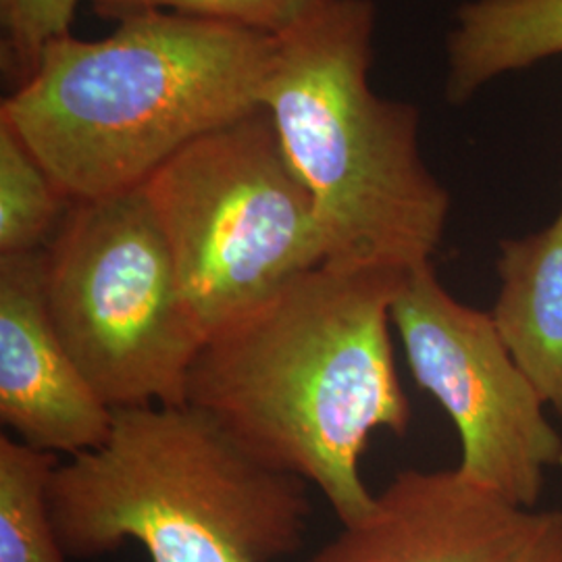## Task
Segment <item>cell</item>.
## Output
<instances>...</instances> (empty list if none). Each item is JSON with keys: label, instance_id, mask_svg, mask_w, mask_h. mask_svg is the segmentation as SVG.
Instances as JSON below:
<instances>
[{"label": "cell", "instance_id": "cell-1", "mask_svg": "<svg viewBox=\"0 0 562 562\" xmlns=\"http://www.w3.org/2000/svg\"><path fill=\"white\" fill-rule=\"evenodd\" d=\"M406 271L323 262L209 336L188 375L186 404L315 485L341 525L375 503L361 475L371 436L413 422L392 346Z\"/></svg>", "mask_w": 562, "mask_h": 562}, {"label": "cell", "instance_id": "cell-2", "mask_svg": "<svg viewBox=\"0 0 562 562\" xmlns=\"http://www.w3.org/2000/svg\"><path fill=\"white\" fill-rule=\"evenodd\" d=\"M273 41L169 11L130 15L102 41L50 42L0 121L69 201L132 192L190 142L261 109Z\"/></svg>", "mask_w": 562, "mask_h": 562}, {"label": "cell", "instance_id": "cell-3", "mask_svg": "<svg viewBox=\"0 0 562 562\" xmlns=\"http://www.w3.org/2000/svg\"><path fill=\"white\" fill-rule=\"evenodd\" d=\"M378 7L329 0L276 36L259 106L306 188L336 267L431 262L450 194L423 159L422 113L369 83Z\"/></svg>", "mask_w": 562, "mask_h": 562}, {"label": "cell", "instance_id": "cell-4", "mask_svg": "<svg viewBox=\"0 0 562 562\" xmlns=\"http://www.w3.org/2000/svg\"><path fill=\"white\" fill-rule=\"evenodd\" d=\"M50 506L78 561L138 542L150 562H280L313 513L308 483L190 404L113 411L104 442L55 469Z\"/></svg>", "mask_w": 562, "mask_h": 562}, {"label": "cell", "instance_id": "cell-5", "mask_svg": "<svg viewBox=\"0 0 562 562\" xmlns=\"http://www.w3.org/2000/svg\"><path fill=\"white\" fill-rule=\"evenodd\" d=\"M142 190L204 340L325 262L313 201L262 109L183 146Z\"/></svg>", "mask_w": 562, "mask_h": 562}, {"label": "cell", "instance_id": "cell-6", "mask_svg": "<svg viewBox=\"0 0 562 562\" xmlns=\"http://www.w3.org/2000/svg\"><path fill=\"white\" fill-rule=\"evenodd\" d=\"M55 329L111 411L180 406L204 334L144 190L71 202L44 248Z\"/></svg>", "mask_w": 562, "mask_h": 562}, {"label": "cell", "instance_id": "cell-7", "mask_svg": "<svg viewBox=\"0 0 562 562\" xmlns=\"http://www.w3.org/2000/svg\"><path fill=\"white\" fill-rule=\"evenodd\" d=\"M413 380L454 425L464 477L536 506L546 473L562 469V434L490 313L454 299L434 262L411 267L392 304Z\"/></svg>", "mask_w": 562, "mask_h": 562}, {"label": "cell", "instance_id": "cell-8", "mask_svg": "<svg viewBox=\"0 0 562 562\" xmlns=\"http://www.w3.org/2000/svg\"><path fill=\"white\" fill-rule=\"evenodd\" d=\"M308 562H562V510L510 503L457 467L406 469Z\"/></svg>", "mask_w": 562, "mask_h": 562}, {"label": "cell", "instance_id": "cell-9", "mask_svg": "<svg viewBox=\"0 0 562 562\" xmlns=\"http://www.w3.org/2000/svg\"><path fill=\"white\" fill-rule=\"evenodd\" d=\"M0 419L21 442L57 457L101 446L113 425L55 329L44 250L0 257Z\"/></svg>", "mask_w": 562, "mask_h": 562}, {"label": "cell", "instance_id": "cell-10", "mask_svg": "<svg viewBox=\"0 0 562 562\" xmlns=\"http://www.w3.org/2000/svg\"><path fill=\"white\" fill-rule=\"evenodd\" d=\"M490 311L513 357L562 419V199L542 229L498 244Z\"/></svg>", "mask_w": 562, "mask_h": 562}, {"label": "cell", "instance_id": "cell-11", "mask_svg": "<svg viewBox=\"0 0 562 562\" xmlns=\"http://www.w3.org/2000/svg\"><path fill=\"white\" fill-rule=\"evenodd\" d=\"M562 55V0H467L446 36V101Z\"/></svg>", "mask_w": 562, "mask_h": 562}, {"label": "cell", "instance_id": "cell-12", "mask_svg": "<svg viewBox=\"0 0 562 562\" xmlns=\"http://www.w3.org/2000/svg\"><path fill=\"white\" fill-rule=\"evenodd\" d=\"M59 459L0 438V562H67L53 519L50 482Z\"/></svg>", "mask_w": 562, "mask_h": 562}, {"label": "cell", "instance_id": "cell-13", "mask_svg": "<svg viewBox=\"0 0 562 562\" xmlns=\"http://www.w3.org/2000/svg\"><path fill=\"white\" fill-rule=\"evenodd\" d=\"M69 206L44 165L0 121V257L44 250Z\"/></svg>", "mask_w": 562, "mask_h": 562}, {"label": "cell", "instance_id": "cell-14", "mask_svg": "<svg viewBox=\"0 0 562 562\" xmlns=\"http://www.w3.org/2000/svg\"><path fill=\"white\" fill-rule=\"evenodd\" d=\"M101 18L123 20L138 13L169 11L222 21L267 36H280L329 0H90Z\"/></svg>", "mask_w": 562, "mask_h": 562}, {"label": "cell", "instance_id": "cell-15", "mask_svg": "<svg viewBox=\"0 0 562 562\" xmlns=\"http://www.w3.org/2000/svg\"><path fill=\"white\" fill-rule=\"evenodd\" d=\"M81 0H0L2 65L27 80L44 48L71 34V23Z\"/></svg>", "mask_w": 562, "mask_h": 562}]
</instances>
